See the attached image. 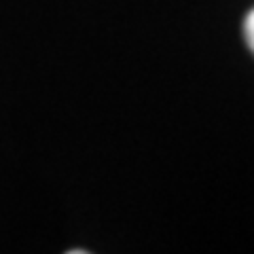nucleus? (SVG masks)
Segmentation results:
<instances>
[{"instance_id":"f257e3e1","label":"nucleus","mask_w":254,"mask_h":254,"mask_svg":"<svg viewBox=\"0 0 254 254\" xmlns=\"http://www.w3.org/2000/svg\"><path fill=\"white\" fill-rule=\"evenodd\" d=\"M244 36H246V43H248L250 51L254 53V9L246 15V21H244Z\"/></svg>"}]
</instances>
